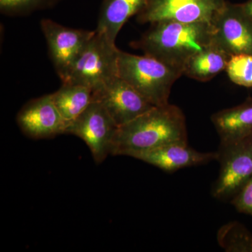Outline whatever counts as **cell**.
<instances>
[{
	"instance_id": "1",
	"label": "cell",
	"mask_w": 252,
	"mask_h": 252,
	"mask_svg": "<svg viewBox=\"0 0 252 252\" xmlns=\"http://www.w3.org/2000/svg\"><path fill=\"white\" fill-rule=\"evenodd\" d=\"M172 143H188L186 118L172 104L154 107L118 128L111 149L114 156L138 154Z\"/></svg>"
},
{
	"instance_id": "2",
	"label": "cell",
	"mask_w": 252,
	"mask_h": 252,
	"mask_svg": "<svg viewBox=\"0 0 252 252\" xmlns=\"http://www.w3.org/2000/svg\"><path fill=\"white\" fill-rule=\"evenodd\" d=\"M212 41L210 23L162 21L152 23L138 40L131 43V47L141 50L183 75L189 59Z\"/></svg>"
},
{
	"instance_id": "3",
	"label": "cell",
	"mask_w": 252,
	"mask_h": 252,
	"mask_svg": "<svg viewBox=\"0 0 252 252\" xmlns=\"http://www.w3.org/2000/svg\"><path fill=\"white\" fill-rule=\"evenodd\" d=\"M118 76L156 107L169 103L172 88L180 73L151 56L119 51Z\"/></svg>"
},
{
	"instance_id": "4",
	"label": "cell",
	"mask_w": 252,
	"mask_h": 252,
	"mask_svg": "<svg viewBox=\"0 0 252 252\" xmlns=\"http://www.w3.org/2000/svg\"><path fill=\"white\" fill-rule=\"evenodd\" d=\"M119 51L115 44L95 31L61 81L64 84L85 86L93 92L98 90L118 75Z\"/></svg>"
},
{
	"instance_id": "5",
	"label": "cell",
	"mask_w": 252,
	"mask_h": 252,
	"mask_svg": "<svg viewBox=\"0 0 252 252\" xmlns=\"http://www.w3.org/2000/svg\"><path fill=\"white\" fill-rule=\"evenodd\" d=\"M217 153L220 170L212 194L219 200L233 199L252 177V135L220 143Z\"/></svg>"
},
{
	"instance_id": "6",
	"label": "cell",
	"mask_w": 252,
	"mask_h": 252,
	"mask_svg": "<svg viewBox=\"0 0 252 252\" xmlns=\"http://www.w3.org/2000/svg\"><path fill=\"white\" fill-rule=\"evenodd\" d=\"M227 0H147L136 15L141 24L172 21L184 23H211Z\"/></svg>"
},
{
	"instance_id": "7",
	"label": "cell",
	"mask_w": 252,
	"mask_h": 252,
	"mask_svg": "<svg viewBox=\"0 0 252 252\" xmlns=\"http://www.w3.org/2000/svg\"><path fill=\"white\" fill-rule=\"evenodd\" d=\"M119 126L103 105L94 100L66 129L65 134L77 136L90 149L94 160L100 163L105 160L111 149Z\"/></svg>"
},
{
	"instance_id": "8",
	"label": "cell",
	"mask_w": 252,
	"mask_h": 252,
	"mask_svg": "<svg viewBox=\"0 0 252 252\" xmlns=\"http://www.w3.org/2000/svg\"><path fill=\"white\" fill-rule=\"evenodd\" d=\"M210 23L214 44L230 56L252 55V21L241 4L227 1Z\"/></svg>"
},
{
	"instance_id": "9",
	"label": "cell",
	"mask_w": 252,
	"mask_h": 252,
	"mask_svg": "<svg viewBox=\"0 0 252 252\" xmlns=\"http://www.w3.org/2000/svg\"><path fill=\"white\" fill-rule=\"evenodd\" d=\"M40 26L50 59L62 80L95 31L66 27L49 18L41 20Z\"/></svg>"
},
{
	"instance_id": "10",
	"label": "cell",
	"mask_w": 252,
	"mask_h": 252,
	"mask_svg": "<svg viewBox=\"0 0 252 252\" xmlns=\"http://www.w3.org/2000/svg\"><path fill=\"white\" fill-rule=\"evenodd\" d=\"M94 100L103 105L119 127L156 107L118 75L94 91Z\"/></svg>"
},
{
	"instance_id": "11",
	"label": "cell",
	"mask_w": 252,
	"mask_h": 252,
	"mask_svg": "<svg viewBox=\"0 0 252 252\" xmlns=\"http://www.w3.org/2000/svg\"><path fill=\"white\" fill-rule=\"evenodd\" d=\"M16 120L25 135L37 140L65 134L68 126L56 108L51 94L32 99L25 104Z\"/></svg>"
},
{
	"instance_id": "12",
	"label": "cell",
	"mask_w": 252,
	"mask_h": 252,
	"mask_svg": "<svg viewBox=\"0 0 252 252\" xmlns=\"http://www.w3.org/2000/svg\"><path fill=\"white\" fill-rule=\"evenodd\" d=\"M135 158L147 162L167 172L185 167L206 165L217 160V152H200L187 143H172L138 154Z\"/></svg>"
},
{
	"instance_id": "13",
	"label": "cell",
	"mask_w": 252,
	"mask_h": 252,
	"mask_svg": "<svg viewBox=\"0 0 252 252\" xmlns=\"http://www.w3.org/2000/svg\"><path fill=\"white\" fill-rule=\"evenodd\" d=\"M220 143L234 142L252 135V97L243 103L220 110L212 116Z\"/></svg>"
},
{
	"instance_id": "14",
	"label": "cell",
	"mask_w": 252,
	"mask_h": 252,
	"mask_svg": "<svg viewBox=\"0 0 252 252\" xmlns=\"http://www.w3.org/2000/svg\"><path fill=\"white\" fill-rule=\"evenodd\" d=\"M147 0H103L101 4L95 31L112 44L129 18L137 15Z\"/></svg>"
},
{
	"instance_id": "15",
	"label": "cell",
	"mask_w": 252,
	"mask_h": 252,
	"mask_svg": "<svg viewBox=\"0 0 252 252\" xmlns=\"http://www.w3.org/2000/svg\"><path fill=\"white\" fill-rule=\"evenodd\" d=\"M230 56L212 44L192 56L183 70V75L202 82L210 81L225 70Z\"/></svg>"
},
{
	"instance_id": "16",
	"label": "cell",
	"mask_w": 252,
	"mask_h": 252,
	"mask_svg": "<svg viewBox=\"0 0 252 252\" xmlns=\"http://www.w3.org/2000/svg\"><path fill=\"white\" fill-rule=\"evenodd\" d=\"M51 95L56 108L68 126L94 101L92 89L79 84L63 83L59 90Z\"/></svg>"
},
{
	"instance_id": "17",
	"label": "cell",
	"mask_w": 252,
	"mask_h": 252,
	"mask_svg": "<svg viewBox=\"0 0 252 252\" xmlns=\"http://www.w3.org/2000/svg\"><path fill=\"white\" fill-rule=\"evenodd\" d=\"M217 242L227 252H252V234L238 221H232L220 227Z\"/></svg>"
},
{
	"instance_id": "18",
	"label": "cell",
	"mask_w": 252,
	"mask_h": 252,
	"mask_svg": "<svg viewBox=\"0 0 252 252\" xmlns=\"http://www.w3.org/2000/svg\"><path fill=\"white\" fill-rule=\"evenodd\" d=\"M63 0H0V11L8 16H23L54 7Z\"/></svg>"
},
{
	"instance_id": "19",
	"label": "cell",
	"mask_w": 252,
	"mask_h": 252,
	"mask_svg": "<svg viewBox=\"0 0 252 252\" xmlns=\"http://www.w3.org/2000/svg\"><path fill=\"white\" fill-rule=\"evenodd\" d=\"M232 82L244 87H252V55L236 54L230 56L225 68Z\"/></svg>"
},
{
	"instance_id": "20",
	"label": "cell",
	"mask_w": 252,
	"mask_h": 252,
	"mask_svg": "<svg viewBox=\"0 0 252 252\" xmlns=\"http://www.w3.org/2000/svg\"><path fill=\"white\" fill-rule=\"evenodd\" d=\"M238 212L252 216V177L231 202Z\"/></svg>"
},
{
	"instance_id": "21",
	"label": "cell",
	"mask_w": 252,
	"mask_h": 252,
	"mask_svg": "<svg viewBox=\"0 0 252 252\" xmlns=\"http://www.w3.org/2000/svg\"><path fill=\"white\" fill-rule=\"evenodd\" d=\"M241 6L244 11L252 21V0H248L245 2L242 3Z\"/></svg>"
}]
</instances>
